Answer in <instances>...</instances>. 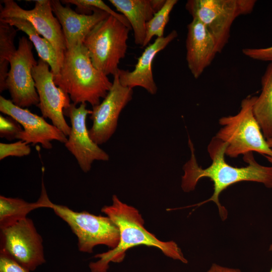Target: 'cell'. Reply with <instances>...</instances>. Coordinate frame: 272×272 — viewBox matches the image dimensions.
<instances>
[{"mask_svg": "<svg viewBox=\"0 0 272 272\" xmlns=\"http://www.w3.org/2000/svg\"><path fill=\"white\" fill-rule=\"evenodd\" d=\"M268 146L272 149V138L266 140Z\"/></svg>", "mask_w": 272, "mask_h": 272, "instance_id": "cell-30", "label": "cell"}, {"mask_svg": "<svg viewBox=\"0 0 272 272\" xmlns=\"http://www.w3.org/2000/svg\"><path fill=\"white\" fill-rule=\"evenodd\" d=\"M242 53L251 59L272 62V46L265 48H246Z\"/></svg>", "mask_w": 272, "mask_h": 272, "instance_id": "cell-28", "label": "cell"}, {"mask_svg": "<svg viewBox=\"0 0 272 272\" xmlns=\"http://www.w3.org/2000/svg\"><path fill=\"white\" fill-rule=\"evenodd\" d=\"M52 202L48 198L43 176L41 195L35 202H28L18 197L0 196V229L27 218L32 211L40 208H49Z\"/></svg>", "mask_w": 272, "mask_h": 272, "instance_id": "cell-19", "label": "cell"}, {"mask_svg": "<svg viewBox=\"0 0 272 272\" xmlns=\"http://www.w3.org/2000/svg\"><path fill=\"white\" fill-rule=\"evenodd\" d=\"M49 64L39 59L32 69V76L38 95L37 106L44 118L50 119L53 125L68 137L71 126L64 117V110L71 104L69 95L54 82V75Z\"/></svg>", "mask_w": 272, "mask_h": 272, "instance_id": "cell-11", "label": "cell"}, {"mask_svg": "<svg viewBox=\"0 0 272 272\" xmlns=\"http://www.w3.org/2000/svg\"><path fill=\"white\" fill-rule=\"evenodd\" d=\"M132 96L133 89L120 84L117 73L114 75L110 90L102 102L92 107L90 114L93 124L89 133L98 145L106 143L113 135L119 115Z\"/></svg>", "mask_w": 272, "mask_h": 272, "instance_id": "cell-13", "label": "cell"}, {"mask_svg": "<svg viewBox=\"0 0 272 272\" xmlns=\"http://www.w3.org/2000/svg\"><path fill=\"white\" fill-rule=\"evenodd\" d=\"M0 111L16 120L23 127L18 139L27 144H39L46 149L52 148L51 142L64 144L67 140L61 130L48 123L43 116L32 113L26 108L15 105L11 100L0 96Z\"/></svg>", "mask_w": 272, "mask_h": 272, "instance_id": "cell-14", "label": "cell"}, {"mask_svg": "<svg viewBox=\"0 0 272 272\" xmlns=\"http://www.w3.org/2000/svg\"><path fill=\"white\" fill-rule=\"evenodd\" d=\"M269 250L272 252V244L270 245ZM269 272H272V268Z\"/></svg>", "mask_w": 272, "mask_h": 272, "instance_id": "cell-32", "label": "cell"}, {"mask_svg": "<svg viewBox=\"0 0 272 272\" xmlns=\"http://www.w3.org/2000/svg\"><path fill=\"white\" fill-rule=\"evenodd\" d=\"M33 44L25 36L19 38L18 47L10 60V69L6 80L7 89L11 101L25 108L39 102L32 69L37 64L33 52Z\"/></svg>", "mask_w": 272, "mask_h": 272, "instance_id": "cell-9", "label": "cell"}, {"mask_svg": "<svg viewBox=\"0 0 272 272\" xmlns=\"http://www.w3.org/2000/svg\"><path fill=\"white\" fill-rule=\"evenodd\" d=\"M112 199V204L103 207L101 211L117 226L119 242L115 248L95 255L99 260L90 263L91 272H107L110 262H121L127 250L141 245L157 247L170 258L188 262L174 241H162L146 230L144 220L137 209L122 202L116 195H113Z\"/></svg>", "mask_w": 272, "mask_h": 272, "instance_id": "cell-2", "label": "cell"}, {"mask_svg": "<svg viewBox=\"0 0 272 272\" xmlns=\"http://www.w3.org/2000/svg\"><path fill=\"white\" fill-rule=\"evenodd\" d=\"M6 252L0 250V272H30Z\"/></svg>", "mask_w": 272, "mask_h": 272, "instance_id": "cell-27", "label": "cell"}, {"mask_svg": "<svg viewBox=\"0 0 272 272\" xmlns=\"http://www.w3.org/2000/svg\"><path fill=\"white\" fill-rule=\"evenodd\" d=\"M187 28L186 60L191 74L198 79L212 62L218 49L214 37L199 21L192 19Z\"/></svg>", "mask_w": 272, "mask_h": 272, "instance_id": "cell-16", "label": "cell"}, {"mask_svg": "<svg viewBox=\"0 0 272 272\" xmlns=\"http://www.w3.org/2000/svg\"><path fill=\"white\" fill-rule=\"evenodd\" d=\"M124 16L133 31L134 43L143 46L146 35V24L164 5L166 0H109Z\"/></svg>", "mask_w": 272, "mask_h": 272, "instance_id": "cell-18", "label": "cell"}, {"mask_svg": "<svg viewBox=\"0 0 272 272\" xmlns=\"http://www.w3.org/2000/svg\"><path fill=\"white\" fill-rule=\"evenodd\" d=\"M188 145L191 156L183 167L184 174L181 179V188L184 192H190L195 189L200 179L209 178L213 183V194L209 199L197 205L209 201L215 202L222 220L227 218L228 212L220 203L219 198L221 193L229 186L241 181H252L262 183L267 188H272V166L259 164L255 160L252 152L243 155V160L247 164L246 166H232L225 160L227 144L215 136L208 146L212 163L203 169L198 165L193 145L189 138Z\"/></svg>", "mask_w": 272, "mask_h": 272, "instance_id": "cell-1", "label": "cell"}, {"mask_svg": "<svg viewBox=\"0 0 272 272\" xmlns=\"http://www.w3.org/2000/svg\"><path fill=\"white\" fill-rule=\"evenodd\" d=\"M177 0H166L163 6L157 12L146 24V35L142 47H147L152 38L164 37L165 28L169 22L170 14L177 3Z\"/></svg>", "mask_w": 272, "mask_h": 272, "instance_id": "cell-23", "label": "cell"}, {"mask_svg": "<svg viewBox=\"0 0 272 272\" xmlns=\"http://www.w3.org/2000/svg\"><path fill=\"white\" fill-rule=\"evenodd\" d=\"M261 91L253 107V113L266 140L272 138V62L261 79Z\"/></svg>", "mask_w": 272, "mask_h": 272, "instance_id": "cell-21", "label": "cell"}, {"mask_svg": "<svg viewBox=\"0 0 272 272\" xmlns=\"http://www.w3.org/2000/svg\"><path fill=\"white\" fill-rule=\"evenodd\" d=\"M0 250L33 271L45 262L43 239L32 220L26 218L1 229Z\"/></svg>", "mask_w": 272, "mask_h": 272, "instance_id": "cell-8", "label": "cell"}, {"mask_svg": "<svg viewBox=\"0 0 272 272\" xmlns=\"http://www.w3.org/2000/svg\"><path fill=\"white\" fill-rule=\"evenodd\" d=\"M51 4L53 12L61 26L66 48L83 42L93 28L110 16L98 9L94 10L91 14H80L69 5L62 6L58 0L51 1Z\"/></svg>", "mask_w": 272, "mask_h": 272, "instance_id": "cell-17", "label": "cell"}, {"mask_svg": "<svg viewBox=\"0 0 272 272\" xmlns=\"http://www.w3.org/2000/svg\"><path fill=\"white\" fill-rule=\"evenodd\" d=\"M50 209L68 224L76 235L80 251L91 253L93 248L98 245H104L112 249L118 245L119 229L108 217L74 211L65 206L53 202Z\"/></svg>", "mask_w": 272, "mask_h": 272, "instance_id": "cell-7", "label": "cell"}, {"mask_svg": "<svg viewBox=\"0 0 272 272\" xmlns=\"http://www.w3.org/2000/svg\"><path fill=\"white\" fill-rule=\"evenodd\" d=\"M177 36V31L173 30L166 36L157 38L153 43L146 47L132 71L119 69L117 74L120 84L132 89L137 87H142L150 94H156L158 88L153 77V60L157 53L165 48Z\"/></svg>", "mask_w": 272, "mask_h": 272, "instance_id": "cell-15", "label": "cell"}, {"mask_svg": "<svg viewBox=\"0 0 272 272\" xmlns=\"http://www.w3.org/2000/svg\"><path fill=\"white\" fill-rule=\"evenodd\" d=\"M1 5L0 19L20 18L29 22L36 31L55 48L61 64L66 49L61 26L54 17L51 1H34V7L25 10L13 0H3Z\"/></svg>", "mask_w": 272, "mask_h": 272, "instance_id": "cell-10", "label": "cell"}, {"mask_svg": "<svg viewBox=\"0 0 272 272\" xmlns=\"http://www.w3.org/2000/svg\"><path fill=\"white\" fill-rule=\"evenodd\" d=\"M63 4H73L77 6V12H83L84 14H91L95 10L98 9L105 12L121 22L127 27L131 26L126 18L121 14L112 10L104 2L101 0H64L61 1Z\"/></svg>", "mask_w": 272, "mask_h": 272, "instance_id": "cell-24", "label": "cell"}, {"mask_svg": "<svg viewBox=\"0 0 272 272\" xmlns=\"http://www.w3.org/2000/svg\"><path fill=\"white\" fill-rule=\"evenodd\" d=\"M207 272H241L236 268H229L213 263Z\"/></svg>", "mask_w": 272, "mask_h": 272, "instance_id": "cell-29", "label": "cell"}, {"mask_svg": "<svg viewBox=\"0 0 272 272\" xmlns=\"http://www.w3.org/2000/svg\"><path fill=\"white\" fill-rule=\"evenodd\" d=\"M17 30L14 26L0 19V91L7 89L6 80L10 60L16 51L14 40Z\"/></svg>", "mask_w": 272, "mask_h": 272, "instance_id": "cell-22", "label": "cell"}, {"mask_svg": "<svg viewBox=\"0 0 272 272\" xmlns=\"http://www.w3.org/2000/svg\"><path fill=\"white\" fill-rule=\"evenodd\" d=\"M23 129L21 125L12 117L0 115V137L8 140L18 139Z\"/></svg>", "mask_w": 272, "mask_h": 272, "instance_id": "cell-26", "label": "cell"}, {"mask_svg": "<svg viewBox=\"0 0 272 272\" xmlns=\"http://www.w3.org/2000/svg\"><path fill=\"white\" fill-rule=\"evenodd\" d=\"M130 29L110 15L85 37L83 43L93 65L106 76L117 73L118 64L126 53Z\"/></svg>", "mask_w": 272, "mask_h": 272, "instance_id": "cell-5", "label": "cell"}, {"mask_svg": "<svg viewBox=\"0 0 272 272\" xmlns=\"http://www.w3.org/2000/svg\"><path fill=\"white\" fill-rule=\"evenodd\" d=\"M256 3L255 0H188L185 9L192 19L206 27L220 53L229 42L234 21L251 13Z\"/></svg>", "mask_w": 272, "mask_h": 272, "instance_id": "cell-6", "label": "cell"}, {"mask_svg": "<svg viewBox=\"0 0 272 272\" xmlns=\"http://www.w3.org/2000/svg\"><path fill=\"white\" fill-rule=\"evenodd\" d=\"M267 159L268 161L271 163L272 166V157L271 156H264Z\"/></svg>", "mask_w": 272, "mask_h": 272, "instance_id": "cell-31", "label": "cell"}, {"mask_svg": "<svg viewBox=\"0 0 272 272\" xmlns=\"http://www.w3.org/2000/svg\"><path fill=\"white\" fill-rule=\"evenodd\" d=\"M0 19L26 34L29 40L35 47L39 59L49 64L54 76L58 75L61 64L55 48L36 31L29 22L20 18Z\"/></svg>", "mask_w": 272, "mask_h": 272, "instance_id": "cell-20", "label": "cell"}, {"mask_svg": "<svg viewBox=\"0 0 272 272\" xmlns=\"http://www.w3.org/2000/svg\"><path fill=\"white\" fill-rule=\"evenodd\" d=\"M92 110L87 108V103H81L78 107L71 103L64 110V115L71 121V131L64 144L67 150L76 158L81 169L88 172L95 161H107L109 155L100 148L91 138L86 125V119Z\"/></svg>", "mask_w": 272, "mask_h": 272, "instance_id": "cell-12", "label": "cell"}, {"mask_svg": "<svg viewBox=\"0 0 272 272\" xmlns=\"http://www.w3.org/2000/svg\"><path fill=\"white\" fill-rule=\"evenodd\" d=\"M256 98L247 96L242 100L238 113L223 116L219 120L222 127L215 137L227 144L225 154L228 157L236 158L253 152L272 157V149L253 113Z\"/></svg>", "mask_w": 272, "mask_h": 272, "instance_id": "cell-4", "label": "cell"}, {"mask_svg": "<svg viewBox=\"0 0 272 272\" xmlns=\"http://www.w3.org/2000/svg\"><path fill=\"white\" fill-rule=\"evenodd\" d=\"M54 82L69 95L74 104L88 103L92 107L101 103L112 85L107 76L93 65L83 42L66 48Z\"/></svg>", "mask_w": 272, "mask_h": 272, "instance_id": "cell-3", "label": "cell"}, {"mask_svg": "<svg viewBox=\"0 0 272 272\" xmlns=\"http://www.w3.org/2000/svg\"><path fill=\"white\" fill-rule=\"evenodd\" d=\"M31 148L26 142L19 140L13 143H0V160L8 157H21L29 155Z\"/></svg>", "mask_w": 272, "mask_h": 272, "instance_id": "cell-25", "label": "cell"}]
</instances>
